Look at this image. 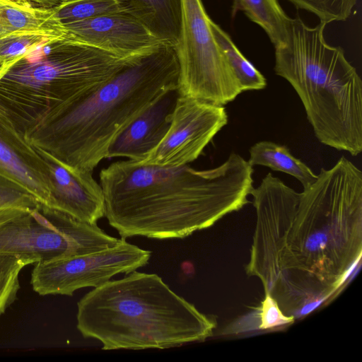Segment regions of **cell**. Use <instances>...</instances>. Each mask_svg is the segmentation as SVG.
Segmentation results:
<instances>
[{"label": "cell", "mask_w": 362, "mask_h": 362, "mask_svg": "<svg viewBox=\"0 0 362 362\" xmlns=\"http://www.w3.org/2000/svg\"><path fill=\"white\" fill-rule=\"evenodd\" d=\"M362 254V173L345 157L300 193L295 216L269 250L273 289L295 319L327 301Z\"/></svg>", "instance_id": "obj_1"}, {"label": "cell", "mask_w": 362, "mask_h": 362, "mask_svg": "<svg viewBox=\"0 0 362 362\" xmlns=\"http://www.w3.org/2000/svg\"><path fill=\"white\" fill-rule=\"evenodd\" d=\"M252 173L235 153L204 170L115 162L100 173L105 216L121 238H184L247 204Z\"/></svg>", "instance_id": "obj_2"}, {"label": "cell", "mask_w": 362, "mask_h": 362, "mask_svg": "<svg viewBox=\"0 0 362 362\" xmlns=\"http://www.w3.org/2000/svg\"><path fill=\"white\" fill-rule=\"evenodd\" d=\"M179 79L174 46L159 43L130 58L106 81L23 134L42 156L93 173L107 158L119 133L159 97L177 89Z\"/></svg>", "instance_id": "obj_3"}, {"label": "cell", "mask_w": 362, "mask_h": 362, "mask_svg": "<svg viewBox=\"0 0 362 362\" xmlns=\"http://www.w3.org/2000/svg\"><path fill=\"white\" fill-rule=\"evenodd\" d=\"M76 327L104 350L168 349L202 341L216 322L158 275L136 270L94 288L77 303Z\"/></svg>", "instance_id": "obj_4"}, {"label": "cell", "mask_w": 362, "mask_h": 362, "mask_svg": "<svg viewBox=\"0 0 362 362\" xmlns=\"http://www.w3.org/2000/svg\"><path fill=\"white\" fill-rule=\"evenodd\" d=\"M325 25L290 18L284 41L274 47V71L296 91L317 139L356 156L362 151V81L343 49L326 42Z\"/></svg>", "instance_id": "obj_5"}, {"label": "cell", "mask_w": 362, "mask_h": 362, "mask_svg": "<svg viewBox=\"0 0 362 362\" xmlns=\"http://www.w3.org/2000/svg\"><path fill=\"white\" fill-rule=\"evenodd\" d=\"M132 57H117L68 35L44 43L0 78V107L23 133L106 81Z\"/></svg>", "instance_id": "obj_6"}, {"label": "cell", "mask_w": 362, "mask_h": 362, "mask_svg": "<svg viewBox=\"0 0 362 362\" xmlns=\"http://www.w3.org/2000/svg\"><path fill=\"white\" fill-rule=\"evenodd\" d=\"M120 238L62 212L41 207L0 226V254L28 264L98 252Z\"/></svg>", "instance_id": "obj_7"}, {"label": "cell", "mask_w": 362, "mask_h": 362, "mask_svg": "<svg viewBox=\"0 0 362 362\" xmlns=\"http://www.w3.org/2000/svg\"><path fill=\"white\" fill-rule=\"evenodd\" d=\"M181 28L174 47L180 66L179 95L223 106L241 86L215 40L202 0H181Z\"/></svg>", "instance_id": "obj_8"}, {"label": "cell", "mask_w": 362, "mask_h": 362, "mask_svg": "<svg viewBox=\"0 0 362 362\" xmlns=\"http://www.w3.org/2000/svg\"><path fill=\"white\" fill-rule=\"evenodd\" d=\"M151 254L120 238L116 245L98 252L36 263L30 284L40 296H72L76 290L96 288L117 274L145 266Z\"/></svg>", "instance_id": "obj_9"}, {"label": "cell", "mask_w": 362, "mask_h": 362, "mask_svg": "<svg viewBox=\"0 0 362 362\" xmlns=\"http://www.w3.org/2000/svg\"><path fill=\"white\" fill-rule=\"evenodd\" d=\"M227 122L223 106L179 95L165 137L143 160L137 162L162 167L187 165L200 156Z\"/></svg>", "instance_id": "obj_10"}, {"label": "cell", "mask_w": 362, "mask_h": 362, "mask_svg": "<svg viewBox=\"0 0 362 362\" xmlns=\"http://www.w3.org/2000/svg\"><path fill=\"white\" fill-rule=\"evenodd\" d=\"M0 177L54 210L52 184L44 158L0 107Z\"/></svg>", "instance_id": "obj_11"}, {"label": "cell", "mask_w": 362, "mask_h": 362, "mask_svg": "<svg viewBox=\"0 0 362 362\" xmlns=\"http://www.w3.org/2000/svg\"><path fill=\"white\" fill-rule=\"evenodd\" d=\"M64 28L71 38L124 59L162 42L138 19L125 12L66 24Z\"/></svg>", "instance_id": "obj_12"}, {"label": "cell", "mask_w": 362, "mask_h": 362, "mask_svg": "<svg viewBox=\"0 0 362 362\" xmlns=\"http://www.w3.org/2000/svg\"><path fill=\"white\" fill-rule=\"evenodd\" d=\"M42 156L52 184L54 210L88 223L105 216L103 188L91 172L73 170Z\"/></svg>", "instance_id": "obj_13"}, {"label": "cell", "mask_w": 362, "mask_h": 362, "mask_svg": "<svg viewBox=\"0 0 362 362\" xmlns=\"http://www.w3.org/2000/svg\"><path fill=\"white\" fill-rule=\"evenodd\" d=\"M178 96L177 89L170 90L151 103L115 139L107 158L143 160L168 132Z\"/></svg>", "instance_id": "obj_14"}, {"label": "cell", "mask_w": 362, "mask_h": 362, "mask_svg": "<svg viewBox=\"0 0 362 362\" xmlns=\"http://www.w3.org/2000/svg\"><path fill=\"white\" fill-rule=\"evenodd\" d=\"M160 42L175 46L181 28V0H118Z\"/></svg>", "instance_id": "obj_15"}, {"label": "cell", "mask_w": 362, "mask_h": 362, "mask_svg": "<svg viewBox=\"0 0 362 362\" xmlns=\"http://www.w3.org/2000/svg\"><path fill=\"white\" fill-rule=\"evenodd\" d=\"M66 33L57 19L54 10H42L19 4L12 0H0V37L23 32Z\"/></svg>", "instance_id": "obj_16"}, {"label": "cell", "mask_w": 362, "mask_h": 362, "mask_svg": "<svg viewBox=\"0 0 362 362\" xmlns=\"http://www.w3.org/2000/svg\"><path fill=\"white\" fill-rule=\"evenodd\" d=\"M249 164L262 165L275 171L288 174L296 178L303 189L310 186L317 175L300 160L294 157L286 146L272 141H262L254 144L250 149Z\"/></svg>", "instance_id": "obj_17"}, {"label": "cell", "mask_w": 362, "mask_h": 362, "mask_svg": "<svg viewBox=\"0 0 362 362\" xmlns=\"http://www.w3.org/2000/svg\"><path fill=\"white\" fill-rule=\"evenodd\" d=\"M238 11L259 25L274 47L284 41L290 18L278 0H233V16Z\"/></svg>", "instance_id": "obj_18"}, {"label": "cell", "mask_w": 362, "mask_h": 362, "mask_svg": "<svg viewBox=\"0 0 362 362\" xmlns=\"http://www.w3.org/2000/svg\"><path fill=\"white\" fill-rule=\"evenodd\" d=\"M210 26L219 47L238 79L242 90H261L266 87L264 76L240 52L229 35L212 20Z\"/></svg>", "instance_id": "obj_19"}, {"label": "cell", "mask_w": 362, "mask_h": 362, "mask_svg": "<svg viewBox=\"0 0 362 362\" xmlns=\"http://www.w3.org/2000/svg\"><path fill=\"white\" fill-rule=\"evenodd\" d=\"M54 11L55 17L63 25L124 12L118 0H68Z\"/></svg>", "instance_id": "obj_20"}, {"label": "cell", "mask_w": 362, "mask_h": 362, "mask_svg": "<svg viewBox=\"0 0 362 362\" xmlns=\"http://www.w3.org/2000/svg\"><path fill=\"white\" fill-rule=\"evenodd\" d=\"M66 35L58 32H23L0 37V65L20 59L36 47Z\"/></svg>", "instance_id": "obj_21"}, {"label": "cell", "mask_w": 362, "mask_h": 362, "mask_svg": "<svg viewBox=\"0 0 362 362\" xmlns=\"http://www.w3.org/2000/svg\"><path fill=\"white\" fill-rule=\"evenodd\" d=\"M28 264L18 257L0 254V317L16 300L20 289L19 274Z\"/></svg>", "instance_id": "obj_22"}, {"label": "cell", "mask_w": 362, "mask_h": 362, "mask_svg": "<svg viewBox=\"0 0 362 362\" xmlns=\"http://www.w3.org/2000/svg\"><path fill=\"white\" fill-rule=\"evenodd\" d=\"M41 207L31 194L0 177V210L21 209L32 210Z\"/></svg>", "instance_id": "obj_23"}, {"label": "cell", "mask_w": 362, "mask_h": 362, "mask_svg": "<svg viewBox=\"0 0 362 362\" xmlns=\"http://www.w3.org/2000/svg\"><path fill=\"white\" fill-rule=\"evenodd\" d=\"M260 329H269L292 324L295 318L286 315L277 302L269 294L264 293V298L259 308Z\"/></svg>", "instance_id": "obj_24"}, {"label": "cell", "mask_w": 362, "mask_h": 362, "mask_svg": "<svg viewBox=\"0 0 362 362\" xmlns=\"http://www.w3.org/2000/svg\"><path fill=\"white\" fill-rule=\"evenodd\" d=\"M32 8L42 10H54L68 0H25Z\"/></svg>", "instance_id": "obj_25"}, {"label": "cell", "mask_w": 362, "mask_h": 362, "mask_svg": "<svg viewBox=\"0 0 362 362\" xmlns=\"http://www.w3.org/2000/svg\"><path fill=\"white\" fill-rule=\"evenodd\" d=\"M30 211V210L21 209H7L0 210V226L13 218L24 215Z\"/></svg>", "instance_id": "obj_26"}, {"label": "cell", "mask_w": 362, "mask_h": 362, "mask_svg": "<svg viewBox=\"0 0 362 362\" xmlns=\"http://www.w3.org/2000/svg\"><path fill=\"white\" fill-rule=\"evenodd\" d=\"M11 64H12V62H6L0 65V78L6 71L8 68L11 66Z\"/></svg>", "instance_id": "obj_27"}, {"label": "cell", "mask_w": 362, "mask_h": 362, "mask_svg": "<svg viewBox=\"0 0 362 362\" xmlns=\"http://www.w3.org/2000/svg\"><path fill=\"white\" fill-rule=\"evenodd\" d=\"M12 1L16 2L19 4H21V5L25 6H29L25 0H12Z\"/></svg>", "instance_id": "obj_28"}]
</instances>
